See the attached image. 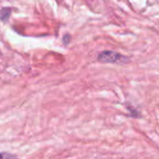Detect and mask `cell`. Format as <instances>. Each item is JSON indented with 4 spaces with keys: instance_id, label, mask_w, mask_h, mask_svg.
Listing matches in <instances>:
<instances>
[{
    "instance_id": "obj_4",
    "label": "cell",
    "mask_w": 159,
    "mask_h": 159,
    "mask_svg": "<svg viewBox=\"0 0 159 159\" xmlns=\"http://www.w3.org/2000/svg\"><path fill=\"white\" fill-rule=\"evenodd\" d=\"M70 39H71V36L69 34H66L64 37H63V43L65 45H67L69 42H70Z\"/></svg>"
},
{
    "instance_id": "obj_3",
    "label": "cell",
    "mask_w": 159,
    "mask_h": 159,
    "mask_svg": "<svg viewBox=\"0 0 159 159\" xmlns=\"http://www.w3.org/2000/svg\"><path fill=\"white\" fill-rule=\"evenodd\" d=\"M0 159H17V158L11 153L2 152V153H0Z\"/></svg>"
},
{
    "instance_id": "obj_1",
    "label": "cell",
    "mask_w": 159,
    "mask_h": 159,
    "mask_svg": "<svg viewBox=\"0 0 159 159\" xmlns=\"http://www.w3.org/2000/svg\"><path fill=\"white\" fill-rule=\"evenodd\" d=\"M98 59L99 62H102V63H119L121 61L125 62L123 60H127V58H125L122 54L112 52V51L102 52L101 53L98 54Z\"/></svg>"
},
{
    "instance_id": "obj_2",
    "label": "cell",
    "mask_w": 159,
    "mask_h": 159,
    "mask_svg": "<svg viewBox=\"0 0 159 159\" xmlns=\"http://www.w3.org/2000/svg\"><path fill=\"white\" fill-rule=\"evenodd\" d=\"M11 14V9L10 8H3L0 10V20L4 23H7L10 19V16Z\"/></svg>"
}]
</instances>
